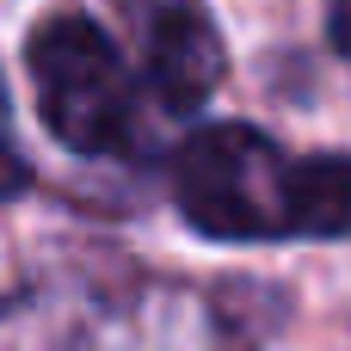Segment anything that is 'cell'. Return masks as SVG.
Listing matches in <instances>:
<instances>
[{"label": "cell", "instance_id": "obj_1", "mask_svg": "<svg viewBox=\"0 0 351 351\" xmlns=\"http://www.w3.org/2000/svg\"><path fill=\"white\" fill-rule=\"evenodd\" d=\"M173 204L210 241L351 234V154H284L247 123H210L167 160Z\"/></svg>", "mask_w": 351, "mask_h": 351}, {"label": "cell", "instance_id": "obj_2", "mask_svg": "<svg viewBox=\"0 0 351 351\" xmlns=\"http://www.w3.org/2000/svg\"><path fill=\"white\" fill-rule=\"evenodd\" d=\"M6 351H228L204 296L154 278H43L6 315Z\"/></svg>", "mask_w": 351, "mask_h": 351}, {"label": "cell", "instance_id": "obj_3", "mask_svg": "<svg viewBox=\"0 0 351 351\" xmlns=\"http://www.w3.org/2000/svg\"><path fill=\"white\" fill-rule=\"evenodd\" d=\"M25 68L37 86L43 130L86 160H136L142 154V111L148 80L136 56L117 49V37L86 12H49L25 37Z\"/></svg>", "mask_w": 351, "mask_h": 351}, {"label": "cell", "instance_id": "obj_4", "mask_svg": "<svg viewBox=\"0 0 351 351\" xmlns=\"http://www.w3.org/2000/svg\"><path fill=\"white\" fill-rule=\"evenodd\" d=\"M130 56L160 117H191L222 86V31L204 0H117Z\"/></svg>", "mask_w": 351, "mask_h": 351}, {"label": "cell", "instance_id": "obj_5", "mask_svg": "<svg viewBox=\"0 0 351 351\" xmlns=\"http://www.w3.org/2000/svg\"><path fill=\"white\" fill-rule=\"evenodd\" d=\"M327 43L351 62V0H327Z\"/></svg>", "mask_w": 351, "mask_h": 351}]
</instances>
